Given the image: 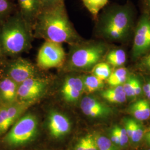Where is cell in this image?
I'll use <instances>...</instances> for the list:
<instances>
[{"mask_svg": "<svg viewBox=\"0 0 150 150\" xmlns=\"http://www.w3.org/2000/svg\"><path fill=\"white\" fill-rule=\"evenodd\" d=\"M36 20L37 33L46 41L74 44L79 40L67 15L64 0L42 8Z\"/></svg>", "mask_w": 150, "mask_h": 150, "instance_id": "6da1fadb", "label": "cell"}, {"mask_svg": "<svg viewBox=\"0 0 150 150\" xmlns=\"http://www.w3.org/2000/svg\"><path fill=\"white\" fill-rule=\"evenodd\" d=\"M21 16H14L6 22L0 31V46L10 55L20 54L29 48L30 36Z\"/></svg>", "mask_w": 150, "mask_h": 150, "instance_id": "7a4b0ae2", "label": "cell"}, {"mask_svg": "<svg viewBox=\"0 0 150 150\" xmlns=\"http://www.w3.org/2000/svg\"><path fill=\"white\" fill-rule=\"evenodd\" d=\"M132 22V12L129 6L113 7L104 16L101 27L102 33L110 40H122L129 35Z\"/></svg>", "mask_w": 150, "mask_h": 150, "instance_id": "3957f363", "label": "cell"}, {"mask_svg": "<svg viewBox=\"0 0 150 150\" xmlns=\"http://www.w3.org/2000/svg\"><path fill=\"white\" fill-rule=\"evenodd\" d=\"M106 47L102 43H91L76 49L70 56L69 69L88 71L100 62L106 54Z\"/></svg>", "mask_w": 150, "mask_h": 150, "instance_id": "277c9868", "label": "cell"}, {"mask_svg": "<svg viewBox=\"0 0 150 150\" xmlns=\"http://www.w3.org/2000/svg\"><path fill=\"white\" fill-rule=\"evenodd\" d=\"M37 117L27 114L18 120L6 136L5 142L11 147L26 145L36 137L38 134Z\"/></svg>", "mask_w": 150, "mask_h": 150, "instance_id": "5b68a950", "label": "cell"}, {"mask_svg": "<svg viewBox=\"0 0 150 150\" xmlns=\"http://www.w3.org/2000/svg\"><path fill=\"white\" fill-rule=\"evenodd\" d=\"M66 54L61 43L46 41L40 49L37 62L43 69L59 67L64 62Z\"/></svg>", "mask_w": 150, "mask_h": 150, "instance_id": "8992f818", "label": "cell"}, {"mask_svg": "<svg viewBox=\"0 0 150 150\" xmlns=\"http://www.w3.org/2000/svg\"><path fill=\"white\" fill-rule=\"evenodd\" d=\"M150 50V16L147 13L141 17L134 35L132 56L137 59Z\"/></svg>", "mask_w": 150, "mask_h": 150, "instance_id": "52a82bcc", "label": "cell"}, {"mask_svg": "<svg viewBox=\"0 0 150 150\" xmlns=\"http://www.w3.org/2000/svg\"><path fill=\"white\" fill-rule=\"evenodd\" d=\"M47 87V81L32 77L18 85L17 99L20 101H34L42 95Z\"/></svg>", "mask_w": 150, "mask_h": 150, "instance_id": "ba28073f", "label": "cell"}, {"mask_svg": "<svg viewBox=\"0 0 150 150\" xmlns=\"http://www.w3.org/2000/svg\"><path fill=\"white\" fill-rule=\"evenodd\" d=\"M36 70L34 66L26 59L18 58L11 63L8 68V76L18 85L27 79L34 77Z\"/></svg>", "mask_w": 150, "mask_h": 150, "instance_id": "9c48e42d", "label": "cell"}, {"mask_svg": "<svg viewBox=\"0 0 150 150\" xmlns=\"http://www.w3.org/2000/svg\"><path fill=\"white\" fill-rule=\"evenodd\" d=\"M80 107L85 115L94 118L106 117L112 112L110 107L90 96H86L81 100Z\"/></svg>", "mask_w": 150, "mask_h": 150, "instance_id": "30bf717a", "label": "cell"}, {"mask_svg": "<svg viewBox=\"0 0 150 150\" xmlns=\"http://www.w3.org/2000/svg\"><path fill=\"white\" fill-rule=\"evenodd\" d=\"M48 127L51 135L55 139H59L70 132L71 122L63 113L52 111L48 115Z\"/></svg>", "mask_w": 150, "mask_h": 150, "instance_id": "8fae6325", "label": "cell"}, {"mask_svg": "<svg viewBox=\"0 0 150 150\" xmlns=\"http://www.w3.org/2000/svg\"><path fill=\"white\" fill-rule=\"evenodd\" d=\"M84 92L82 78L76 76L67 77L62 87L61 93L64 100L73 103L77 101Z\"/></svg>", "mask_w": 150, "mask_h": 150, "instance_id": "7c38bea8", "label": "cell"}, {"mask_svg": "<svg viewBox=\"0 0 150 150\" xmlns=\"http://www.w3.org/2000/svg\"><path fill=\"white\" fill-rule=\"evenodd\" d=\"M21 10V14L27 22L36 20L42 10L40 0H17Z\"/></svg>", "mask_w": 150, "mask_h": 150, "instance_id": "4fadbf2b", "label": "cell"}, {"mask_svg": "<svg viewBox=\"0 0 150 150\" xmlns=\"http://www.w3.org/2000/svg\"><path fill=\"white\" fill-rule=\"evenodd\" d=\"M18 84L8 76L0 81V97L5 104L16 102Z\"/></svg>", "mask_w": 150, "mask_h": 150, "instance_id": "5bb4252c", "label": "cell"}, {"mask_svg": "<svg viewBox=\"0 0 150 150\" xmlns=\"http://www.w3.org/2000/svg\"><path fill=\"white\" fill-rule=\"evenodd\" d=\"M129 110L136 120L145 121L150 117V102L144 99H140L133 103Z\"/></svg>", "mask_w": 150, "mask_h": 150, "instance_id": "9a60e30c", "label": "cell"}, {"mask_svg": "<svg viewBox=\"0 0 150 150\" xmlns=\"http://www.w3.org/2000/svg\"><path fill=\"white\" fill-rule=\"evenodd\" d=\"M33 101H19L7 105V115L10 126L20 117L23 112Z\"/></svg>", "mask_w": 150, "mask_h": 150, "instance_id": "2e32d148", "label": "cell"}, {"mask_svg": "<svg viewBox=\"0 0 150 150\" xmlns=\"http://www.w3.org/2000/svg\"><path fill=\"white\" fill-rule=\"evenodd\" d=\"M101 95L105 100L114 103H122L126 101L127 97L122 85L113 87L112 88L103 91Z\"/></svg>", "mask_w": 150, "mask_h": 150, "instance_id": "e0dca14e", "label": "cell"}, {"mask_svg": "<svg viewBox=\"0 0 150 150\" xmlns=\"http://www.w3.org/2000/svg\"><path fill=\"white\" fill-rule=\"evenodd\" d=\"M106 59L110 65L120 67L126 61V54L122 49H115L109 52L106 54Z\"/></svg>", "mask_w": 150, "mask_h": 150, "instance_id": "ac0fdd59", "label": "cell"}, {"mask_svg": "<svg viewBox=\"0 0 150 150\" xmlns=\"http://www.w3.org/2000/svg\"><path fill=\"white\" fill-rule=\"evenodd\" d=\"M128 71L125 67H119L112 72L107 79V83L112 87L122 85L127 79Z\"/></svg>", "mask_w": 150, "mask_h": 150, "instance_id": "d6986e66", "label": "cell"}, {"mask_svg": "<svg viewBox=\"0 0 150 150\" xmlns=\"http://www.w3.org/2000/svg\"><path fill=\"white\" fill-rule=\"evenodd\" d=\"M84 91L92 93L101 89L104 86L103 81L101 80L94 75L85 76L82 78Z\"/></svg>", "mask_w": 150, "mask_h": 150, "instance_id": "ffe728a7", "label": "cell"}, {"mask_svg": "<svg viewBox=\"0 0 150 150\" xmlns=\"http://www.w3.org/2000/svg\"><path fill=\"white\" fill-rule=\"evenodd\" d=\"M110 65L107 62H99L92 69V75L101 80H107L112 73Z\"/></svg>", "mask_w": 150, "mask_h": 150, "instance_id": "44dd1931", "label": "cell"}, {"mask_svg": "<svg viewBox=\"0 0 150 150\" xmlns=\"http://www.w3.org/2000/svg\"><path fill=\"white\" fill-rule=\"evenodd\" d=\"M75 150H98L95 136L87 134L81 138L75 146Z\"/></svg>", "mask_w": 150, "mask_h": 150, "instance_id": "7402d4cb", "label": "cell"}, {"mask_svg": "<svg viewBox=\"0 0 150 150\" xmlns=\"http://www.w3.org/2000/svg\"><path fill=\"white\" fill-rule=\"evenodd\" d=\"M108 1V0H82L86 8L92 15L95 16L107 4Z\"/></svg>", "mask_w": 150, "mask_h": 150, "instance_id": "603a6c76", "label": "cell"}, {"mask_svg": "<svg viewBox=\"0 0 150 150\" xmlns=\"http://www.w3.org/2000/svg\"><path fill=\"white\" fill-rule=\"evenodd\" d=\"M95 139L98 150H117V147L107 137L102 135L95 136Z\"/></svg>", "mask_w": 150, "mask_h": 150, "instance_id": "cb8c5ba5", "label": "cell"}, {"mask_svg": "<svg viewBox=\"0 0 150 150\" xmlns=\"http://www.w3.org/2000/svg\"><path fill=\"white\" fill-rule=\"evenodd\" d=\"M7 110V104L0 107V134L4 133L10 126L8 121Z\"/></svg>", "mask_w": 150, "mask_h": 150, "instance_id": "d4e9b609", "label": "cell"}, {"mask_svg": "<svg viewBox=\"0 0 150 150\" xmlns=\"http://www.w3.org/2000/svg\"><path fill=\"white\" fill-rule=\"evenodd\" d=\"M136 80L137 77L134 76H129L122 85L123 90L125 92L126 97L129 98L134 97V87Z\"/></svg>", "mask_w": 150, "mask_h": 150, "instance_id": "484cf974", "label": "cell"}, {"mask_svg": "<svg viewBox=\"0 0 150 150\" xmlns=\"http://www.w3.org/2000/svg\"><path fill=\"white\" fill-rule=\"evenodd\" d=\"M144 136V129L142 125L137 122L136 120L134 121V128L132 137L131 138V141L133 143H139L142 139Z\"/></svg>", "mask_w": 150, "mask_h": 150, "instance_id": "4316f807", "label": "cell"}, {"mask_svg": "<svg viewBox=\"0 0 150 150\" xmlns=\"http://www.w3.org/2000/svg\"><path fill=\"white\" fill-rule=\"evenodd\" d=\"M112 130L117 134L121 140V147H123L126 146L128 144L129 139L125 128H122L120 126H116L113 128Z\"/></svg>", "mask_w": 150, "mask_h": 150, "instance_id": "83f0119b", "label": "cell"}, {"mask_svg": "<svg viewBox=\"0 0 150 150\" xmlns=\"http://www.w3.org/2000/svg\"><path fill=\"white\" fill-rule=\"evenodd\" d=\"M11 10V4L8 0H0V19L7 16Z\"/></svg>", "mask_w": 150, "mask_h": 150, "instance_id": "f1b7e54d", "label": "cell"}, {"mask_svg": "<svg viewBox=\"0 0 150 150\" xmlns=\"http://www.w3.org/2000/svg\"><path fill=\"white\" fill-rule=\"evenodd\" d=\"M140 66L142 69L150 72V52L142 58Z\"/></svg>", "mask_w": 150, "mask_h": 150, "instance_id": "f546056e", "label": "cell"}, {"mask_svg": "<svg viewBox=\"0 0 150 150\" xmlns=\"http://www.w3.org/2000/svg\"><path fill=\"white\" fill-rule=\"evenodd\" d=\"M61 1L62 0H40L41 7H42V9L47 7L48 6L53 5L54 4Z\"/></svg>", "mask_w": 150, "mask_h": 150, "instance_id": "4dcf8cb0", "label": "cell"}, {"mask_svg": "<svg viewBox=\"0 0 150 150\" xmlns=\"http://www.w3.org/2000/svg\"><path fill=\"white\" fill-rule=\"evenodd\" d=\"M142 91V87L141 86V82L138 79L136 81L134 87V97L138 96L141 93Z\"/></svg>", "mask_w": 150, "mask_h": 150, "instance_id": "1f68e13d", "label": "cell"}, {"mask_svg": "<svg viewBox=\"0 0 150 150\" xmlns=\"http://www.w3.org/2000/svg\"><path fill=\"white\" fill-rule=\"evenodd\" d=\"M142 91H144L146 96L150 100V81L146 83L142 87Z\"/></svg>", "mask_w": 150, "mask_h": 150, "instance_id": "d6a6232c", "label": "cell"}, {"mask_svg": "<svg viewBox=\"0 0 150 150\" xmlns=\"http://www.w3.org/2000/svg\"><path fill=\"white\" fill-rule=\"evenodd\" d=\"M145 138L147 143L150 145V129L145 134Z\"/></svg>", "mask_w": 150, "mask_h": 150, "instance_id": "836d02e7", "label": "cell"}, {"mask_svg": "<svg viewBox=\"0 0 150 150\" xmlns=\"http://www.w3.org/2000/svg\"><path fill=\"white\" fill-rule=\"evenodd\" d=\"M146 1L147 4V5L149 6V7L150 10V0H146Z\"/></svg>", "mask_w": 150, "mask_h": 150, "instance_id": "e575fe53", "label": "cell"}, {"mask_svg": "<svg viewBox=\"0 0 150 150\" xmlns=\"http://www.w3.org/2000/svg\"><path fill=\"white\" fill-rule=\"evenodd\" d=\"M0 31H1V29H0ZM0 48H1V46H0Z\"/></svg>", "mask_w": 150, "mask_h": 150, "instance_id": "d590c367", "label": "cell"}, {"mask_svg": "<svg viewBox=\"0 0 150 150\" xmlns=\"http://www.w3.org/2000/svg\"><path fill=\"white\" fill-rule=\"evenodd\" d=\"M150 150V149H148V150Z\"/></svg>", "mask_w": 150, "mask_h": 150, "instance_id": "8d00e7d4", "label": "cell"}]
</instances>
